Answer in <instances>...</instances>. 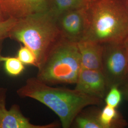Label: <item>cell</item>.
Here are the masks:
<instances>
[{
	"instance_id": "cell-1",
	"label": "cell",
	"mask_w": 128,
	"mask_h": 128,
	"mask_svg": "<svg viewBox=\"0 0 128 128\" xmlns=\"http://www.w3.org/2000/svg\"><path fill=\"white\" fill-rule=\"evenodd\" d=\"M18 96L38 101L54 112L62 127H71L78 115L89 106L99 105L102 100L74 89L51 86L36 77L29 78L17 91Z\"/></svg>"
},
{
	"instance_id": "cell-2",
	"label": "cell",
	"mask_w": 128,
	"mask_h": 128,
	"mask_svg": "<svg viewBox=\"0 0 128 128\" xmlns=\"http://www.w3.org/2000/svg\"><path fill=\"white\" fill-rule=\"evenodd\" d=\"M86 9L87 28L83 39L104 45L124 43L128 38L126 0H90Z\"/></svg>"
},
{
	"instance_id": "cell-3",
	"label": "cell",
	"mask_w": 128,
	"mask_h": 128,
	"mask_svg": "<svg viewBox=\"0 0 128 128\" xmlns=\"http://www.w3.org/2000/svg\"><path fill=\"white\" fill-rule=\"evenodd\" d=\"M61 38L56 19L48 12L17 20L9 37L34 52L38 69Z\"/></svg>"
},
{
	"instance_id": "cell-4",
	"label": "cell",
	"mask_w": 128,
	"mask_h": 128,
	"mask_svg": "<svg viewBox=\"0 0 128 128\" xmlns=\"http://www.w3.org/2000/svg\"><path fill=\"white\" fill-rule=\"evenodd\" d=\"M81 68L77 43L61 37L38 69L36 78L50 85L75 84Z\"/></svg>"
},
{
	"instance_id": "cell-5",
	"label": "cell",
	"mask_w": 128,
	"mask_h": 128,
	"mask_svg": "<svg viewBox=\"0 0 128 128\" xmlns=\"http://www.w3.org/2000/svg\"><path fill=\"white\" fill-rule=\"evenodd\" d=\"M102 72L109 88L128 82V60L124 43L104 44Z\"/></svg>"
},
{
	"instance_id": "cell-6",
	"label": "cell",
	"mask_w": 128,
	"mask_h": 128,
	"mask_svg": "<svg viewBox=\"0 0 128 128\" xmlns=\"http://www.w3.org/2000/svg\"><path fill=\"white\" fill-rule=\"evenodd\" d=\"M86 8L69 10L56 18L61 37L76 43L84 38L87 28Z\"/></svg>"
},
{
	"instance_id": "cell-7",
	"label": "cell",
	"mask_w": 128,
	"mask_h": 128,
	"mask_svg": "<svg viewBox=\"0 0 128 128\" xmlns=\"http://www.w3.org/2000/svg\"><path fill=\"white\" fill-rule=\"evenodd\" d=\"M7 89L0 87V128H55L56 122L45 125H36L30 122L22 112L20 107L14 104L9 110L6 108Z\"/></svg>"
},
{
	"instance_id": "cell-8",
	"label": "cell",
	"mask_w": 128,
	"mask_h": 128,
	"mask_svg": "<svg viewBox=\"0 0 128 128\" xmlns=\"http://www.w3.org/2000/svg\"><path fill=\"white\" fill-rule=\"evenodd\" d=\"M51 0H0V9L6 19L18 20L48 12Z\"/></svg>"
},
{
	"instance_id": "cell-9",
	"label": "cell",
	"mask_w": 128,
	"mask_h": 128,
	"mask_svg": "<svg viewBox=\"0 0 128 128\" xmlns=\"http://www.w3.org/2000/svg\"><path fill=\"white\" fill-rule=\"evenodd\" d=\"M75 84V90L102 100L109 89L105 76L100 70L82 68Z\"/></svg>"
},
{
	"instance_id": "cell-10",
	"label": "cell",
	"mask_w": 128,
	"mask_h": 128,
	"mask_svg": "<svg viewBox=\"0 0 128 128\" xmlns=\"http://www.w3.org/2000/svg\"><path fill=\"white\" fill-rule=\"evenodd\" d=\"M77 45L82 68L102 71L103 45L86 39L79 41Z\"/></svg>"
},
{
	"instance_id": "cell-11",
	"label": "cell",
	"mask_w": 128,
	"mask_h": 128,
	"mask_svg": "<svg viewBox=\"0 0 128 128\" xmlns=\"http://www.w3.org/2000/svg\"><path fill=\"white\" fill-rule=\"evenodd\" d=\"M90 0H51L48 12L56 18L69 10L86 7Z\"/></svg>"
},
{
	"instance_id": "cell-12",
	"label": "cell",
	"mask_w": 128,
	"mask_h": 128,
	"mask_svg": "<svg viewBox=\"0 0 128 128\" xmlns=\"http://www.w3.org/2000/svg\"><path fill=\"white\" fill-rule=\"evenodd\" d=\"M98 117L104 128H114L124 127L126 122L115 108L106 105L98 112Z\"/></svg>"
},
{
	"instance_id": "cell-13",
	"label": "cell",
	"mask_w": 128,
	"mask_h": 128,
	"mask_svg": "<svg viewBox=\"0 0 128 128\" xmlns=\"http://www.w3.org/2000/svg\"><path fill=\"white\" fill-rule=\"evenodd\" d=\"M0 60L4 63L6 73L12 76H17L21 74L24 71L25 64L17 56H5L2 55Z\"/></svg>"
},
{
	"instance_id": "cell-14",
	"label": "cell",
	"mask_w": 128,
	"mask_h": 128,
	"mask_svg": "<svg viewBox=\"0 0 128 128\" xmlns=\"http://www.w3.org/2000/svg\"><path fill=\"white\" fill-rule=\"evenodd\" d=\"M74 122L76 128H104L98 119V112L88 114H82L80 112Z\"/></svg>"
},
{
	"instance_id": "cell-15",
	"label": "cell",
	"mask_w": 128,
	"mask_h": 128,
	"mask_svg": "<svg viewBox=\"0 0 128 128\" xmlns=\"http://www.w3.org/2000/svg\"><path fill=\"white\" fill-rule=\"evenodd\" d=\"M25 65L38 66L36 56L30 49L27 46L21 45L17 52V56Z\"/></svg>"
},
{
	"instance_id": "cell-16",
	"label": "cell",
	"mask_w": 128,
	"mask_h": 128,
	"mask_svg": "<svg viewBox=\"0 0 128 128\" xmlns=\"http://www.w3.org/2000/svg\"><path fill=\"white\" fill-rule=\"evenodd\" d=\"M122 91L119 89L118 86L110 87L104 98L106 105L117 108L122 102Z\"/></svg>"
},
{
	"instance_id": "cell-17",
	"label": "cell",
	"mask_w": 128,
	"mask_h": 128,
	"mask_svg": "<svg viewBox=\"0 0 128 128\" xmlns=\"http://www.w3.org/2000/svg\"><path fill=\"white\" fill-rule=\"evenodd\" d=\"M17 20L16 18H9L0 23V40L9 37L10 32Z\"/></svg>"
},
{
	"instance_id": "cell-18",
	"label": "cell",
	"mask_w": 128,
	"mask_h": 128,
	"mask_svg": "<svg viewBox=\"0 0 128 128\" xmlns=\"http://www.w3.org/2000/svg\"><path fill=\"white\" fill-rule=\"evenodd\" d=\"M122 86V95L124 96L125 99L128 100V82Z\"/></svg>"
},
{
	"instance_id": "cell-19",
	"label": "cell",
	"mask_w": 128,
	"mask_h": 128,
	"mask_svg": "<svg viewBox=\"0 0 128 128\" xmlns=\"http://www.w3.org/2000/svg\"><path fill=\"white\" fill-rule=\"evenodd\" d=\"M124 48L125 49V51H126V55H127L128 60V38L124 42Z\"/></svg>"
},
{
	"instance_id": "cell-20",
	"label": "cell",
	"mask_w": 128,
	"mask_h": 128,
	"mask_svg": "<svg viewBox=\"0 0 128 128\" xmlns=\"http://www.w3.org/2000/svg\"><path fill=\"white\" fill-rule=\"evenodd\" d=\"M4 40H0V57L2 56V48H3V43H4ZM2 62L0 60V68L1 67V64H2Z\"/></svg>"
},
{
	"instance_id": "cell-21",
	"label": "cell",
	"mask_w": 128,
	"mask_h": 128,
	"mask_svg": "<svg viewBox=\"0 0 128 128\" xmlns=\"http://www.w3.org/2000/svg\"><path fill=\"white\" fill-rule=\"evenodd\" d=\"M7 20V19L5 18L4 14L2 13L1 10L0 9V23H2V22H4V20Z\"/></svg>"
},
{
	"instance_id": "cell-22",
	"label": "cell",
	"mask_w": 128,
	"mask_h": 128,
	"mask_svg": "<svg viewBox=\"0 0 128 128\" xmlns=\"http://www.w3.org/2000/svg\"><path fill=\"white\" fill-rule=\"evenodd\" d=\"M126 4H127L128 7V0H126Z\"/></svg>"
}]
</instances>
